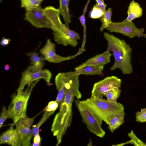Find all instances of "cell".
Here are the masks:
<instances>
[{"label": "cell", "instance_id": "obj_1", "mask_svg": "<svg viewBox=\"0 0 146 146\" xmlns=\"http://www.w3.org/2000/svg\"><path fill=\"white\" fill-rule=\"evenodd\" d=\"M104 37L107 42V49L113 52L115 58L110 68L111 71L119 69L124 75H129L133 72L131 64L132 49L123 39L105 32Z\"/></svg>", "mask_w": 146, "mask_h": 146}, {"label": "cell", "instance_id": "obj_2", "mask_svg": "<svg viewBox=\"0 0 146 146\" xmlns=\"http://www.w3.org/2000/svg\"><path fill=\"white\" fill-rule=\"evenodd\" d=\"M64 94L63 100L59 104V112L55 115L51 127L53 135L56 137V145L61 142L63 136L72 121V104L75 95L69 90L65 91Z\"/></svg>", "mask_w": 146, "mask_h": 146}, {"label": "cell", "instance_id": "obj_3", "mask_svg": "<svg viewBox=\"0 0 146 146\" xmlns=\"http://www.w3.org/2000/svg\"><path fill=\"white\" fill-rule=\"evenodd\" d=\"M81 102L107 125L113 117L125 114L123 106L117 102L113 103L98 97H91Z\"/></svg>", "mask_w": 146, "mask_h": 146}, {"label": "cell", "instance_id": "obj_4", "mask_svg": "<svg viewBox=\"0 0 146 146\" xmlns=\"http://www.w3.org/2000/svg\"><path fill=\"white\" fill-rule=\"evenodd\" d=\"M39 80L28 84L27 88L21 93L14 95L8 110L11 118L15 123L20 118L26 116L28 102L32 90Z\"/></svg>", "mask_w": 146, "mask_h": 146}, {"label": "cell", "instance_id": "obj_5", "mask_svg": "<svg viewBox=\"0 0 146 146\" xmlns=\"http://www.w3.org/2000/svg\"><path fill=\"white\" fill-rule=\"evenodd\" d=\"M75 103L83 122L86 124L89 131L99 137H104L106 133L101 127L102 120L97 117L78 99L75 100Z\"/></svg>", "mask_w": 146, "mask_h": 146}, {"label": "cell", "instance_id": "obj_6", "mask_svg": "<svg viewBox=\"0 0 146 146\" xmlns=\"http://www.w3.org/2000/svg\"><path fill=\"white\" fill-rule=\"evenodd\" d=\"M24 19L37 28H46L53 30L54 26L44 8L41 7L26 9Z\"/></svg>", "mask_w": 146, "mask_h": 146}, {"label": "cell", "instance_id": "obj_7", "mask_svg": "<svg viewBox=\"0 0 146 146\" xmlns=\"http://www.w3.org/2000/svg\"><path fill=\"white\" fill-rule=\"evenodd\" d=\"M106 29L110 32L121 33L130 38L136 36L138 38L141 37L146 38V34L144 33V29L137 28L133 22L128 21L126 18L121 22L112 21L109 26Z\"/></svg>", "mask_w": 146, "mask_h": 146}, {"label": "cell", "instance_id": "obj_8", "mask_svg": "<svg viewBox=\"0 0 146 146\" xmlns=\"http://www.w3.org/2000/svg\"><path fill=\"white\" fill-rule=\"evenodd\" d=\"M52 77V74L48 70L44 69L33 72L30 70L29 66L22 73L21 78L17 94L21 93L27 84H31L40 79H44L48 85L50 86L52 84L50 83Z\"/></svg>", "mask_w": 146, "mask_h": 146}, {"label": "cell", "instance_id": "obj_9", "mask_svg": "<svg viewBox=\"0 0 146 146\" xmlns=\"http://www.w3.org/2000/svg\"><path fill=\"white\" fill-rule=\"evenodd\" d=\"M122 81L115 76H112L95 83L91 92V97L102 98L105 93L115 88H120Z\"/></svg>", "mask_w": 146, "mask_h": 146}, {"label": "cell", "instance_id": "obj_10", "mask_svg": "<svg viewBox=\"0 0 146 146\" xmlns=\"http://www.w3.org/2000/svg\"><path fill=\"white\" fill-rule=\"evenodd\" d=\"M63 31L53 32L54 40L57 44L64 46L69 45L75 47L78 45V40L80 39L79 34L70 29L64 24H63Z\"/></svg>", "mask_w": 146, "mask_h": 146}, {"label": "cell", "instance_id": "obj_11", "mask_svg": "<svg viewBox=\"0 0 146 146\" xmlns=\"http://www.w3.org/2000/svg\"><path fill=\"white\" fill-rule=\"evenodd\" d=\"M55 44L50 39H48L44 46L40 49V52L44 57L45 60L51 63H58L74 58L79 55L77 53L75 54L67 57L62 56L55 52Z\"/></svg>", "mask_w": 146, "mask_h": 146}, {"label": "cell", "instance_id": "obj_12", "mask_svg": "<svg viewBox=\"0 0 146 146\" xmlns=\"http://www.w3.org/2000/svg\"><path fill=\"white\" fill-rule=\"evenodd\" d=\"M112 54L107 49L103 53L97 54L79 66L76 67L75 70H78L84 67L93 66L99 67L104 66L111 62V57Z\"/></svg>", "mask_w": 146, "mask_h": 146}, {"label": "cell", "instance_id": "obj_13", "mask_svg": "<svg viewBox=\"0 0 146 146\" xmlns=\"http://www.w3.org/2000/svg\"><path fill=\"white\" fill-rule=\"evenodd\" d=\"M16 125L15 129L19 137L20 141L22 146H30L31 139L33 136L32 130L23 122L22 118H20L14 123Z\"/></svg>", "mask_w": 146, "mask_h": 146}, {"label": "cell", "instance_id": "obj_14", "mask_svg": "<svg viewBox=\"0 0 146 146\" xmlns=\"http://www.w3.org/2000/svg\"><path fill=\"white\" fill-rule=\"evenodd\" d=\"M15 125L13 123L9 128L3 132L0 137V144H6L12 146H21L19 134L15 129L13 128Z\"/></svg>", "mask_w": 146, "mask_h": 146}, {"label": "cell", "instance_id": "obj_15", "mask_svg": "<svg viewBox=\"0 0 146 146\" xmlns=\"http://www.w3.org/2000/svg\"><path fill=\"white\" fill-rule=\"evenodd\" d=\"M27 55L30 56L31 61L29 66L31 71L35 72L42 70L45 60L44 56H39L38 53L36 52L27 53Z\"/></svg>", "mask_w": 146, "mask_h": 146}, {"label": "cell", "instance_id": "obj_16", "mask_svg": "<svg viewBox=\"0 0 146 146\" xmlns=\"http://www.w3.org/2000/svg\"><path fill=\"white\" fill-rule=\"evenodd\" d=\"M104 66L99 67H96L93 66H86L80 69L73 72H65L68 75L71 76L76 74L79 75L84 74L85 75H99L103 71Z\"/></svg>", "mask_w": 146, "mask_h": 146}, {"label": "cell", "instance_id": "obj_17", "mask_svg": "<svg viewBox=\"0 0 146 146\" xmlns=\"http://www.w3.org/2000/svg\"><path fill=\"white\" fill-rule=\"evenodd\" d=\"M128 16L126 18L129 21L141 17L143 14V9L137 3L133 0L131 2L127 11Z\"/></svg>", "mask_w": 146, "mask_h": 146}, {"label": "cell", "instance_id": "obj_18", "mask_svg": "<svg viewBox=\"0 0 146 146\" xmlns=\"http://www.w3.org/2000/svg\"><path fill=\"white\" fill-rule=\"evenodd\" d=\"M59 7L58 9L60 15H62L65 25L68 27L71 22V15L70 13L68 6L70 1L68 0H59Z\"/></svg>", "mask_w": 146, "mask_h": 146}, {"label": "cell", "instance_id": "obj_19", "mask_svg": "<svg viewBox=\"0 0 146 146\" xmlns=\"http://www.w3.org/2000/svg\"><path fill=\"white\" fill-rule=\"evenodd\" d=\"M90 0H88L86 4L84 9L83 14L79 18V19L80 20V22L83 28V36L82 44L81 48L79 49L78 52L80 54L82 53L85 50L84 47L86 42V19L85 15L86 11H87L88 6L89 2H90Z\"/></svg>", "mask_w": 146, "mask_h": 146}, {"label": "cell", "instance_id": "obj_20", "mask_svg": "<svg viewBox=\"0 0 146 146\" xmlns=\"http://www.w3.org/2000/svg\"><path fill=\"white\" fill-rule=\"evenodd\" d=\"M125 114H121L113 117L108 124V128L110 132L113 133L114 131L119 128L124 122Z\"/></svg>", "mask_w": 146, "mask_h": 146}, {"label": "cell", "instance_id": "obj_21", "mask_svg": "<svg viewBox=\"0 0 146 146\" xmlns=\"http://www.w3.org/2000/svg\"><path fill=\"white\" fill-rule=\"evenodd\" d=\"M112 11L111 8H109L106 10L103 15L100 18L102 25L100 28V30L102 31L108 27L112 22L111 18Z\"/></svg>", "mask_w": 146, "mask_h": 146}, {"label": "cell", "instance_id": "obj_22", "mask_svg": "<svg viewBox=\"0 0 146 146\" xmlns=\"http://www.w3.org/2000/svg\"><path fill=\"white\" fill-rule=\"evenodd\" d=\"M121 91L120 88H115L105 93L104 96L109 101L113 103H116L117 102V100L120 95Z\"/></svg>", "mask_w": 146, "mask_h": 146}, {"label": "cell", "instance_id": "obj_23", "mask_svg": "<svg viewBox=\"0 0 146 146\" xmlns=\"http://www.w3.org/2000/svg\"><path fill=\"white\" fill-rule=\"evenodd\" d=\"M54 111H45L40 121L36 125H33L32 129L33 136L39 132V128L42 125L52 114Z\"/></svg>", "mask_w": 146, "mask_h": 146}, {"label": "cell", "instance_id": "obj_24", "mask_svg": "<svg viewBox=\"0 0 146 146\" xmlns=\"http://www.w3.org/2000/svg\"><path fill=\"white\" fill-rule=\"evenodd\" d=\"M21 7L25 9L41 7V4L43 0H20Z\"/></svg>", "mask_w": 146, "mask_h": 146}, {"label": "cell", "instance_id": "obj_25", "mask_svg": "<svg viewBox=\"0 0 146 146\" xmlns=\"http://www.w3.org/2000/svg\"><path fill=\"white\" fill-rule=\"evenodd\" d=\"M106 11L96 3L89 12V16L92 19H98L100 18Z\"/></svg>", "mask_w": 146, "mask_h": 146}, {"label": "cell", "instance_id": "obj_26", "mask_svg": "<svg viewBox=\"0 0 146 146\" xmlns=\"http://www.w3.org/2000/svg\"><path fill=\"white\" fill-rule=\"evenodd\" d=\"M128 136L130 139V140L129 141L130 144L135 146H146V144L139 139L132 130L128 133Z\"/></svg>", "mask_w": 146, "mask_h": 146}, {"label": "cell", "instance_id": "obj_27", "mask_svg": "<svg viewBox=\"0 0 146 146\" xmlns=\"http://www.w3.org/2000/svg\"><path fill=\"white\" fill-rule=\"evenodd\" d=\"M136 121L138 122H146V108H142L135 113Z\"/></svg>", "mask_w": 146, "mask_h": 146}, {"label": "cell", "instance_id": "obj_28", "mask_svg": "<svg viewBox=\"0 0 146 146\" xmlns=\"http://www.w3.org/2000/svg\"><path fill=\"white\" fill-rule=\"evenodd\" d=\"M7 118H11L8 110L3 106L2 108V112L1 113L0 117V127L1 128L3 125Z\"/></svg>", "mask_w": 146, "mask_h": 146}, {"label": "cell", "instance_id": "obj_29", "mask_svg": "<svg viewBox=\"0 0 146 146\" xmlns=\"http://www.w3.org/2000/svg\"><path fill=\"white\" fill-rule=\"evenodd\" d=\"M58 103L56 101L50 102L44 110L49 111H55L58 107Z\"/></svg>", "mask_w": 146, "mask_h": 146}, {"label": "cell", "instance_id": "obj_30", "mask_svg": "<svg viewBox=\"0 0 146 146\" xmlns=\"http://www.w3.org/2000/svg\"><path fill=\"white\" fill-rule=\"evenodd\" d=\"M41 138L40 137L39 132L37 133L34 136L33 140V146H39L40 145Z\"/></svg>", "mask_w": 146, "mask_h": 146}, {"label": "cell", "instance_id": "obj_31", "mask_svg": "<svg viewBox=\"0 0 146 146\" xmlns=\"http://www.w3.org/2000/svg\"><path fill=\"white\" fill-rule=\"evenodd\" d=\"M34 118H29L27 115L25 118H22V119L24 123L28 126L30 127L33 121Z\"/></svg>", "mask_w": 146, "mask_h": 146}, {"label": "cell", "instance_id": "obj_32", "mask_svg": "<svg viewBox=\"0 0 146 146\" xmlns=\"http://www.w3.org/2000/svg\"><path fill=\"white\" fill-rule=\"evenodd\" d=\"M11 40L10 39L3 37L0 41V44L3 46H7L9 44Z\"/></svg>", "mask_w": 146, "mask_h": 146}, {"label": "cell", "instance_id": "obj_33", "mask_svg": "<svg viewBox=\"0 0 146 146\" xmlns=\"http://www.w3.org/2000/svg\"><path fill=\"white\" fill-rule=\"evenodd\" d=\"M97 2V3L101 7L104 11H106V8L107 5L102 2L101 0H95Z\"/></svg>", "mask_w": 146, "mask_h": 146}, {"label": "cell", "instance_id": "obj_34", "mask_svg": "<svg viewBox=\"0 0 146 146\" xmlns=\"http://www.w3.org/2000/svg\"><path fill=\"white\" fill-rule=\"evenodd\" d=\"M10 66L9 65L5 64L4 66V69L6 70H8L9 69Z\"/></svg>", "mask_w": 146, "mask_h": 146}, {"label": "cell", "instance_id": "obj_35", "mask_svg": "<svg viewBox=\"0 0 146 146\" xmlns=\"http://www.w3.org/2000/svg\"><path fill=\"white\" fill-rule=\"evenodd\" d=\"M101 1H102V2H104V0H101Z\"/></svg>", "mask_w": 146, "mask_h": 146}, {"label": "cell", "instance_id": "obj_36", "mask_svg": "<svg viewBox=\"0 0 146 146\" xmlns=\"http://www.w3.org/2000/svg\"><path fill=\"white\" fill-rule=\"evenodd\" d=\"M69 0V1H70V0Z\"/></svg>", "mask_w": 146, "mask_h": 146}]
</instances>
